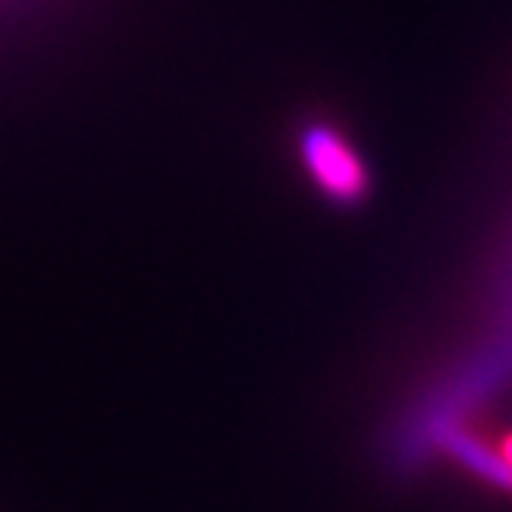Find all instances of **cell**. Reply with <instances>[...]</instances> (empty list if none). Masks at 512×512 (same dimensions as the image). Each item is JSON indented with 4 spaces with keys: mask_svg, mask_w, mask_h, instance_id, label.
<instances>
[]
</instances>
